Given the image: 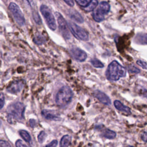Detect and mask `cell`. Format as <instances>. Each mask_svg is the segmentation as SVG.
<instances>
[{
    "label": "cell",
    "instance_id": "6da1fadb",
    "mask_svg": "<svg viewBox=\"0 0 147 147\" xmlns=\"http://www.w3.org/2000/svg\"><path fill=\"white\" fill-rule=\"evenodd\" d=\"M126 70L125 67L121 65L117 61L113 60L107 67L106 72V76L109 80L117 81L121 78L126 76Z\"/></svg>",
    "mask_w": 147,
    "mask_h": 147
},
{
    "label": "cell",
    "instance_id": "7a4b0ae2",
    "mask_svg": "<svg viewBox=\"0 0 147 147\" xmlns=\"http://www.w3.org/2000/svg\"><path fill=\"white\" fill-rule=\"evenodd\" d=\"M25 107L24 105L20 102H17L10 105L7 107L9 113L8 121L11 122L12 119L21 121L24 119V111Z\"/></svg>",
    "mask_w": 147,
    "mask_h": 147
},
{
    "label": "cell",
    "instance_id": "3957f363",
    "mask_svg": "<svg viewBox=\"0 0 147 147\" xmlns=\"http://www.w3.org/2000/svg\"><path fill=\"white\" fill-rule=\"evenodd\" d=\"M73 92L68 86L62 87L56 95V103L60 107H64L68 105L73 98Z\"/></svg>",
    "mask_w": 147,
    "mask_h": 147
},
{
    "label": "cell",
    "instance_id": "277c9868",
    "mask_svg": "<svg viewBox=\"0 0 147 147\" xmlns=\"http://www.w3.org/2000/svg\"><path fill=\"white\" fill-rule=\"evenodd\" d=\"M110 10L109 3L106 1H102L98 5V7L94 9L92 13V17L96 22H101L105 20V16L107 14Z\"/></svg>",
    "mask_w": 147,
    "mask_h": 147
},
{
    "label": "cell",
    "instance_id": "5b68a950",
    "mask_svg": "<svg viewBox=\"0 0 147 147\" xmlns=\"http://www.w3.org/2000/svg\"><path fill=\"white\" fill-rule=\"evenodd\" d=\"M67 24L71 32L76 38L83 41L88 40V34L84 29L71 21H69Z\"/></svg>",
    "mask_w": 147,
    "mask_h": 147
},
{
    "label": "cell",
    "instance_id": "8992f818",
    "mask_svg": "<svg viewBox=\"0 0 147 147\" xmlns=\"http://www.w3.org/2000/svg\"><path fill=\"white\" fill-rule=\"evenodd\" d=\"M40 11L45 18V20L49 28L51 30H55L56 28V24L54 16L53 15L51 9L47 6L41 5L40 6Z\"/></svg>",
    "mask_w": 147,
    "mask_h": 147
},
{
    "label": "cell",
    "instance_id": "52a82bcc",
    "mask_svg": "<svg viewBox=\"0 0 147 147\" xmlns=\"http://www.w3.org/2000/svg\"><path fill=\"white\" fill-rule=\"evenodd\" d=\"M9 9L12 13L16 22L21 26H24L25 24V18L19 6L14 2H11L9 4Z\"/></svg>",
    "mask_w": 147,
    "mask_h": 147
},
{
    "label": "cell",
    "instance_id": "ba28073f",
    "mask_svg": "<svg viewBox=\"0 0 147 147\" xmlns=\"http://www.w3.org/2000/svg\"><path fill=\"white\" fill-rule=\"evenodd\" d=\"M55 16L57 20V22L59 24V30L63 35V37L65 40H69L71 38V34L70 32L68 29V24L65 19L63 18V16L58 13L56 12L55 13Z\"/></svg>",
    "mask_w": 147,
    "mask_h": 147
},
{
    "label": "cell",
    "instance_id": "9c48e42d",
    "mask_svg": "<svg viewBox=\"0 0 147 147\" xmlns=\"http://www.w3.org/2000/svg\"><path fill=\"white\" fill-rule=\"evenodd\" d=\"M70 54L76 61H84L87 57V53L82 49L78 47H73L70 49Z\"/></svg>",
    "mask_w": 147,
    "mask_h": 147
},
{
    "label": "cell",
    "instance_id": "30bf717a",
    "mask_svg": "<svg viewBox=\"0 0 147 147\" xmlns=\"http://www.w3.org/2000/svg\"><path fill=\"white\" fill-rule=\"evenodd\" d=\"M24 86V82L22 80H14L9 85L6 90L11 94H16L19 92Z\"/></svg>",
    "mask_w": 147,
    "mask_h": 147
},
{
    "label": "cell",
    "instance_id": "8fae6325",
    "mask_svg": "<svg viewBox=\"0 0 147 147\" xmlns=\"http://www.w3.org/2000/svg\"><path fill=\"white\" fill-rule=\"evenodd\" d=\"M94 95L103 104L106 105H110L111 104L110 99L104 92L99 90H95L94 92Z\"/></svg>",
    "mask_w": 147,
    "mask_h": 147
},
{
    "label": "cell",
    "instance_id": "7c38bea8",
    "mask_svg": "<svg viewBox=\"0 0 147 147\" xmlns=\"http://www.w3.org/2000/svg\"><path fill=\"white\" fill-rule=\"evenodd\" d=\"M41 114L45 119L52 121H59L60 117L56 111L50 110H43L41 111Z\"/></svg>",
    "mask_w": 147,
    "mask_h": 147
},
{
    "label": "cell",
    "instance_id": "4fadbf2b",
    "mask_svg": "<svg viewBox=\"0 0 147 147\" xmlns=\"http://www.w3.org/2000/svg\"><path fill=\"white\" fill-rule=\"evenodd\" d=\"M68 14L70 18L78 23H82L84 21V20L82 16L80 14L79 12L74 9H70L68 11Z\"/></svg>",
    "mask_w": 147,
    "mask_h": 147
},
{
    "label": "cell",
    "instance_id": "5bb4252c",
    "mask_svg": "<svg viewBox=\"0 0 147 147\" xmlns=\"http://www.w3.org/2000/svg\"><path fill=\"white\" fill-rule=\"evenodd\" d=\"M114 105L115 107L118 110L122 111L123 113H125L126 114H130L131 113L130 109L129 107L123 105L119 100H115L114 102Z\"/></svg>",
    "mask_w": 147,
    "mask_h": 147
},
{
    "label": "cell",
    "instance_id": "9a60e30c",
    "mask_svg": "<svg viewBox=\"0 0 147 147\" xmlns=\"http://www.w3.org/2000/svg\"><path fill=\"white\" fill-rule=\"evenodd\" d=\"M71 140V137L70 136L67 134L64 135L61 138L60 142V147H68Z\"/></svg>",
    "mask_w": 147,
    "mask_h": 147
},
{
    "label": "cell",
    "instance_id": "2e32d148",
    "mask_svg": "<svg viewBox=\"0 0 147 147\" xmlns=\"http://www.w3.org/2000/svg\"><path fill=\"white\" fill-rule=\"evenodd\" d=\"M102 135L106 138L114 139L116 137V133L110 129H105L102 132Z\"/></svg>",
    "mask_w": 147,
    "mask_h": 147
},
{
    "label": "cell",
    "instance_id": "e0dca14e",
    "mask_svg": "<svg viewBox=\"0 0 147 147\" xmlns=\"http://www.w3.org/2000/svg\"><path fill=\"white\" fill-rule=\"evenodd\" d=\"M135 41L141 44H146V33L138 34L135 38Z\"/></svg>",
    "mask_w": 147,
    "mask_h": 147
},
{
    "label": "cell",
    "instance_id": "ac0fdd59",
    "mask_svg": "<svg viewBox=\"0 0 147 147\" xmlns=\"http://www.w3.org/2000/svg\"><path fill=\"white\" fill-rule=\"evenodd\" d=\"M19 134L24 140L27 142H30L31 141V137L29 133L25 130H21L19 131Z\"/></svg>",
    "mask_w": 147,
    "mask_h": 147
},
{
    "label": "cell",
    "instance_id": "d6986e66",
    "mask_svg": "<svg viewBox=\"0 0 147 147\" xmlns=\"http://www.w3.org/2000/svg\"><path fill=\"white\" fill-rule=\"evenodd\" d=\"M45 38L41 34H37L33 38V41L37 45H41L45 42Z\"/></svg>",
    "mask_w": 147,
    "mask_h": 147
},
{
    "label": "cell",
    "instance_id": "ffe728a7",
    "mask_svg": "<svg viewBox=\"0 0 147 147\" xmlns=\"http://www.w3.org/2000/svg\"><path fill=\"white\" fill-rule=\"evenodd\" d=\"M98 4V1H96V0L91 1V2L90 3V4L87 6V7L84 8V10L85 11H88V12L92 11V10H94L96 8V7L97 6Z\"/></svg>",
    "mask_w": 147,
    "mask_h": 147
},
{
    "label": "cell",
    "instance_id": "44dd1931",
    "mask_svg": "<svg viewBox=\"0 0 147 147\" xmlns=\"http://www.w3.org/2000/svg\"><path fill=\"white\" fill-rule=\"evenodd\" d=\"M90 62L91 64L95 67V68H103L104 67V65L103 63L99 61L98 59H93L90 60Z\"/></svg>",
    "mask_w": 147,
    "mask_h": 147
},
{
    "label": "cell",
    "instance_id": "7402d4cb",
    "mask_svg": "<svg viewBox=\"0 0 147 147\" xmlns=\"http://www.w3.org/2000/svg\"><path fill=\"white\" fill-rule=\"evenodd\" d=\"M91 0H76L75 2L82 7L86 8L91 2Z\"/></svg>",
    "mask_w": 147,
    "mask_h": 147
},
{
    "label": "cell",
    "instance_id": "603a6c76",
    "mask_svg": "<svg viewBox=\"0 0 147 147\" xmlns=\"http://www.w3.org/2000/svg\"><path fill=\"white\" fill-rule=\"evenodd\" d=\"M33 19L34 20V21L36 22V24L40 25L41 24V18H40V17L37 12V11H33Z\"/></svg>",
    "mask_w": 147,
    "mask_h": 147
},
{
    "label": "cell",
    "instance_id": "cb8c5ba5",
    "mask_svg": "<svg viewBox=\"0 0 147 147\" xmlns=\"http://www.w3.org/2000/svg\"><path fill=\"white\" fill-rule=\"evenodd\" d=\"M127 69H128V71L130 73H136V74H138L139 72H140V70L139 68H137L136 67H135L133 65H129L127 66Z\"/></svg>",
    "mask_w": 147,
    "mask_h": 147
},
{
    "label": "cell",
    "instance_id": "d4e9b609",
    "mask_svg": "<svg viewBox=\"0 0 147 147\" xmlns=\"http://www.w3.org/2000/svg\"><path fill=\"white\" fill-rule=\"evenodd\" d=\"M46 136H47V134H46L45 132L44 131H41L38 135L37 138H38V142L40 143H42L46 138Z\"/></svg>",
    "mask_w": 147,
    "mask_h": 147
},
{
    "label": "cell",
    "instance_id": "484cf974",
    "mask_svg": "<svg viewBox=\"0 0 147 147\" xmlns=\"http://www.w3.org/2000/svg\"><path fill=\"white\" fill-rule=\"evenodd\" d=\"M137 64L140 65V67H141L142 68H144V69H146L147 68V64L146 63L145 61L141 60H138L137 61Z\"/></svg>",
    "mask_w": 147,
    "mask_h": 147
},
{
    "label": "cell",
    "instance_id": "4316f807",
    "mask_svg": "<svg viewBox=\"0 0 147 147\" xmlns=\"http://www.w3.org/2000/svg\"><path fill=\"white\" fill-rule=\"evenodd\" d=\"M16 147H30L26 145H25L23 141L21 140H18L16 142Z\"/></svg>",
    "mask_w": 147,
    "mask_h": 147
},
{
    "label": "cell",
    "instance_id": "83f0119b",
    "mask_svg": "<svg viewBox=\"0 0 147 147\" xmlns=\"http://www.w3.org/2000/svg\"><path fill=\"white\" fill-rule=\"evenodd\" d=\"M0 147H11L10 144L5 140H0Z\"/></svg>",
    "mask_w": 147,
    "mask_h": 147
},
{
    "label": "cell",
    "instance_id": "f1b7e54d",
    "mask_svg": "<svg viewBox=\"0 0 147 147\" xmlns=\"http://www.w3.org/2000/svg\"><path fill=\"white\" fill-rule=\"evenodd\" d=\"M5 104V96L2 93L0 94V109H1Z\"/></svg>",
    "mask_w": 147,
    "mask_h": 147
},
{
    "label": "cell",
    "instance_id": "f546056e",
    "mask_svg": "<svg viewBox=\"0 0 147 147\" xmlns=\"http://www.w3.org/2000/svg\"><path fill=\"white\" fill-rule=\"evenodd\" d=\"M57 145V141L56 140H53L49 144L47 145L45 147H56Z\"/></svg>",
    "mask_w": 147,
    "mask_h": 147
},
{
    "label": "cell",
    "instance_id": "4dcf8cb0",
    "mask_svg": "<svg viewBox=\"0 0 147 147\" xmlns=\"http://www.w3.org/2000/svg\"><path fill=\"white\" fill-rule=\"evenodd\" d=\"M64 2L71 7H73L74 6V2L72 0H64Z\"/></svg>",
    "mask_w": 147,
    "mask_h": 147
},
{
    "label": "cell",
    "instance_id": "1f68e13d",
    "mask_svg": "<svg viewBox=\"0 0 147 147\" xmlns=\"http://www.w3.org/2000/svg\"><path fill=\"white\" fill-rule=\"evenodd\" d=\"M29 123H30V125L31 127H34L36 125V121L33 119H30L29 120Z\"/></svg>",
    "mask_w": 147,
    "mask_h": 147
},
{
    "label": "cell",
    "instance_id": "d6a6232c",
    "mask_svg": "<svg viewBox=\"0 0 147 147\" xmlns=\"http://www.w3.org/2000/svg\"><path fill=\"white\" fill-rule=\"evenodd\" d=\"M142 140L144 142H146V139H147V134H146V132L144 131L143 132L142 134V137H141Z\"/></svg>",
    "mask_w": 147,
    "mask_h": 147
},
{
    "label": "cell",
    "instance_id": "836d02e7",
    "mask_svg": "<svg viewBox=\"0 0 147 147\" xmlns=\"http://www.w3.org/2000/svg\"><path fill=\"white\" fill-rule=\"evenodd\" d=\"M2 13H0V18H2Z\"/></svg>",
    "mask_w": 147,
    "mask_h": 147
},
{
    "label": "cell",
    "instance_id": "e575fe53",
    "mask_svg": "<svg viewBox=\"0 0 147 147\" xmlns=\"http://www.w3.org/2000/svg\"><path fill=\"white\" fill-rule=\"evenodd\" d=\"M126 147H134V146H127Z\"/></svg>",
    "mask_w": 147,
    "mask_h": 147
}]
</instances>
